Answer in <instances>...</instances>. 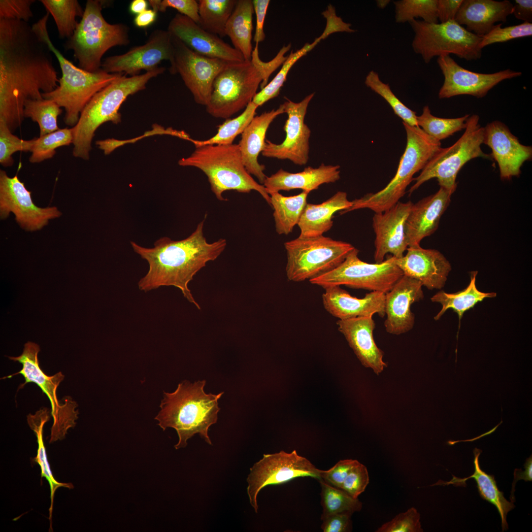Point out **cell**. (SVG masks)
Masks as SVG:
<instances>
[{"mask_svg":"<svg viewBox=\"0 0 532 532\" xmlns=\"http://www.w3.org/2000/svg\"><path fill=\"white\" fill-rule=\"evenodd\" d=\"M502 23L495 25L492 30L481 37L479 47L482 50L485 47L496 43L530 36L532 35V23L524 22L516 25L501 28Z\"/></svg>","mask_w":532,"mask_h":532,"instance_id":"49","label":"cell"},{"mask_svg":"<svg viewBox=\"0 0 532 532\" xmlns=\"http://www.w3.org/2000/svg\"><path fill=\"white\" fill-rule=\"evenodd\" d=\"M409 23L414 33L413 50L427 64L434 57L450 54L468 61L481 57L482 50L479 47L481 37L455 20L430 23L416 19Z\"/></svg>","mask_w":532,"mask_h":532,"instance_id":"10","label":"cell"},{"mask_svg":"<svg viewBox=\"0 0 532 532\" xmlns=\"http://www.w3.org/2000/svg\"><path fill=\"white\" fill-rule=\"evenodd\" d=\"M340 166L322 164L318 167L308 166L300 172L291 173L282 168L266 176L263 185L269 195L280 191L301 189L308 193L324 184L334 183L340 178Z\"/></svg>","mask_w":532,"mask_h":532,"instance_id":"30","label":"cell"},{"mask_svg":"<svg viewBox=\"0 0 532 532\" xmlns=\"http://www.w3.org/2000/svg\"><path fill=\"white\" fill-rule=\"evenodd\" d=\"M104 2L88 0L80 21L65 44L73 51L79 67L94 72L101 68V58L111 48L130 43L129 27L126 24H111L104 18Z\"/></svg>","mask_w":532,"mask_h":532,"instance_id":"8","label":"cell"},{"mask_svg":"<svg viewBox=\"0 0 532 532\" xmlns=\"http://www.w3.org/2000/svg\"><path fill=\"white\" fill-rule=\"evenodd\" d=\"M63 110L55 101L48 99H28L24 103V116L38 123L39 136H43L60 129L58 116Z\"/></svg>","mask_w":532,"mask_h":532,"instance_id":"41","label":"cell"},{"mask_svg":"<svg viewBox=\"0 0 532 532\" xmlns=\"http://www.w3.org/2000/svg\"><path fill=\"white\" fill-rule=\"evenodd\" d=\"M477 273V271L471 272L470 282L464 290L451 294L440 291L431 298L432 301L442 305L441 310L434 317L435 320H439L448 309H452L458 315L460 327L461 319L466 311L485 298L496 297V293H484L477 289L476 286Z\"/></svg>","mask_w":532,"mask_h":532,"instance_id":"35","label":"cell"},{"mask_svg":"<svg viewBox=\"0 0 532 532\" xmlns=\"http://www.w3.org/2000/svg\"><path fill=\"white\" fill-rule=\"evenodd\" d=\"M483 143L492 150L502 180H509L521 173L523 164L532 157V148L521 144L508 128L499 121L484 127Z\"/></svg>","mask_w":532,"mask_h":532,"instance_id":"21","label":"cell"},{"mask_svg":"<svg viewBox=\"0 0 532 532\" xmlns=\"http://www.w3.org/2000/svg\"><path fill=\"white\" fill-rule=\"evenodd\" d=\"M407 253L395 262L404 275L419 281L429 290L441 289L452 269L451 265L439 251L420 245L408 247Z\"/></svg>","mask_w":532,"mask_h":532,"instance_id":"24","label":"cell"},{"mask_svg":"<svg viewBox=\"0 0 532 532\" xmlns=\"http://www.w3.org/2000/svg\"><path fill=\"white\" fill-rule=\"evenodd\" d=\"M205 219L187 237L174 240L162 237L154 247H142L134 241L131 245L134 252L146 260L149 265L147 273L138 282L139 289L145 292L162 286H174L198 309L200 307L188 287L196 274L209 261L216 260L226 246L225 239L207 242L203 233Z\"/></svg>","mask_w":532,"mask_h":532,"instance_id":"2","label":"cell"},{"mask_svg":"<svg viewBox=\"0 0 532 532\" xmlns=\"http://www.w3.org/2000/svg\"><path fill=\"white\" fill-rule=\"evenodd\" d=\"M205 380L191 383L184 380L172 393L164 392L161 410L155 417L161 428L174 429L179 437L176 449L185 448L187 440L196 434L208 444L212 443L208 435L210 427L216 423L220 408L218 400L224 392L206 393Z\"/></svg>","mask_w":532,"mask_h":532,"instance_id":"3","label":"cell"},{"mask_svg":"<svg viewBox=\"0 0 532 532\" xmlns=\"http://www.w3.org/2000/svg\"><path fill=\"white\" fill-rule=\"evenodd\" d=\"M174 49L172 37L167 30L157 29L146 42L134 46L124 54L109 56L102 62L101 68L109 73H123L130 76L142 70L154 69L164 60L174 62Z\"/></svg>","mask_w":532,"mask_h":532,"instance_id":"18","label":"cell"},{"mask_svg":"<svg viewBox=\"0 0 532 532\" xmlns=\"http://www.w3.org/2000/svg\"><path fill=\"white\" fill-rule=\"evenodd\" d=\"M34 0H0V19L18 20L28 22L33 16L31 5Z\"/></svg>","mask_w":532,"mask_h":532,"instance_id":"53","label":"cell"},{"mask_svg":"<svg viewBox=\"0 0 532 532\" xmlns=\"http://www.w3.org/2000/svg\"><path fill=\"white\" fill-rule=\"evenodd\" d=\"M40 351L39 345L29 341L25 344L23 353L18 357H9L14 361L22 365V368L18 372L6 378L20 374L24 377L25 382L19 389L27 383H35L45 394L51 404V415L53 423L51 429L49 439L50 443L65 438L69 429L75 427L78 419V411L77 403L69 396L62 400L57 397V388L64 380L65 375L59 372L52 376L46 375L39 366L38 354Z\"/></svg>","mask_w":532,"mask_h":532,"instance_id":"12","label":"cell"},{"mask_svg":"<svg viewBox=\"0 0 532 532\" xmlns=\"http://www.w3.org/2000/svg\"><path fill=\"white\" fill-rule=\"evenodd\" d=\"M262 82L251 61L228 62L213 82L206 111L215 118L229 119L252 101Z\"/></svg>","mask_w":532,"mask_h":532,"instance_id":"13","label":"cell"},{"mask_svg":"<svg viewBox=\"0 0 532 532\" xmlns=\"http://www.w3.org/2000/svg\"><path fill=\"white\" fill-rule=\"evenodd\" d=\"M437 0H400L394 2L395 21L398 23H409L421 18L430 23H438L437 17Z\"/></svg>","mask_w":532,"mask_h":532,"instance_id":"45","label":"cell"},{"mask_svg":"<svg viewBox=\"0 0 532 532\" xmlns=\"http://www.w3.org/2000/svg\"><path fill=\"white\" fill-rule=\"evenodd\" d=\"M453 193L440 187L435 194L412 204L405 223L408 247L420 245L423 238L435 232Z\"/></svg>","mask_w":532,"mask_h":532,"instance_id":"26","label":"cell"},{"mask_svg":"<svg viewBox=\"0 0 532 532\" xmlns=\"http://www.w3.org/2000/svg\"><path fill=\"white\" fill-rule=\"evenodd\" d=\"M167 30L190 49L202 56L229 62L245 60L239 51L220 37L205 31L194 21L179 13L170 20Z\"/></svg>","mask_w":532,"mask_h":532,"instance_id":"23","label":"cell"},{"mask_svg":"<svg viewBox=\"0 0 532 532\" xmlns=\"http://www.w3.org/2000/svg\"><path fill=\"white\" fill-rule=\"evenodd\" d=\"M525 470L521 469L516 468L514 471V479L512 484V489L510 497L512 502L515 500L514 492L516 483L520 480H524L525 481H532V456L526 459L524 464Z\"/></svg>","mask_w":532,"mask_h":532,"instance_id":"61","label":"cell"},{"mask_svg":"<svg viewBox=\"0 0 532 532\" xmlns=\"http://www.w3.org/2000/svg\"><path fill=\"white\" fill-rule=\"evenodd\" d=\"M420 515L412 507L406 511L398 514L390 521L380 527L376 532H422L420 522Z\"/></svg>","mask_w":532,"mask_h":532,"instance_id":"50","label":"cell"},{"mask_svg":"<svg viewBox=\"0 0 532 532\" xmlns=\"http://www.w3.org/2000/svg\"><path fill=\"white\" fill-rule=\"evenodd\" d=\"M512 13L519 20L528 23L532 22V0H515Z\"/></svg>","mask_w":532,"mask_h":532,"instance_id":"60","label":"cell"},{"mask_svg":"<svg viewBox=\"0 0 532 532\" xmlns=\"http://www.w3.org/2000/svg\"><path fill=\"white\" fill-rule=\"evenodd\" d=\"M284 113L282 104L276 109L256 116L241 133L238 145L244 165L262 185L266 177L264 172L265 166L258 162V157L264 149L266 134L270 124Z\"/></svg>","mask_w":532,"mask_h":532,"instance_id":"31","label":"cell"},{"mask_svg":"<svg viewBox=\"0 0 532 532\" xmlns=\"http://www.w3.org/2000/svg\"><path fill=\"white\" fill-rule=\"evenodd\" d=\"M463 0H437V17L440 23L455 20Z\"/></svg>","mask_w":532,"mask_h":532,"instance_id":"59","label":"cell"},{"mask_svg":"<svg viewBox=\"0 0 532 532\" xmlns=\"http://www.w3.org/2000/svg\"><path fill=\"white\" fill-rule=\"evenodd\" d=\"M50 411L47 408H41L34 414H29L27 416L28 424L31 429L34 432L38 443L37 455L33 461L38 464L41 468V476L45 477L48 481L51 492V505L49 508V519L51 520L53 505L54 494L59 487L72 488L73 486L70 483H63L57 481L52 475L51 470L47 461L46 450L43 440V429L44 425L49 419Z\"/></svg>","mask_w":532,"mask_h":532,"instance_id":"37","label":"cell"},{"mask_svg":"<svg viewBox=\"0 0 532 532\" xmlns=\"http://www.w3.org/2000/svg\"><path fill=\"white\" fill-rule=\"evenodd\" d=\"M34 138L25 140L13 134L6 123L0 119V163L5 167L14 163L12 155L18 151L31 152Z\"/></svg>","mask_w":532,"mask_h":532,"instance_id":"48","label":"cell"},{"mask_svg":"<svg viewBox=\"0 0 532 532\" xmlns=\"http://www.w3.org/2000/svg\"><path fill=\"white\" fill-rule=\"evenodd\" d=\"M322 295L325 309L338 320H345L361 316H385V294L372 291L363 298L351 296L340 286L327 287Z\"/></svg>","mask_w":532,"mask_h":532,"instance_id":"28","label":"cell"},{"mask_svg":"<svg viewBox=\"0 0 532 532\" xmlns=\"http://www.w3.org/2000/svg\"><path fill=\"white\" fill-rule=\"evenodd\" d=\"M164 67H158L145 73L127 77L123 74L96 94L81 112L77 124L72 128V154L88 160L96 131L104 123L118 124L121 121L119 109L126 99L146 88L153 77L163 73Z\"/></svg>","mask_w":532,"mask_h":532,"instance_id":"4","label":"cell"},{"mask_svg":"<svg viewBox=\"0 0 532 532\" xmlns=\"http://www.w3.org/2000/svg\"><path fill=\"white\" fill-rule=\"evenodd\" d=\"M366 85L383 98L390 105L394 113L405 123L418 126L416 112L407 107L394 94L388 84L382 82L377 73L370 71L365 79Z\"/></svg>","mask_w":532,"mask_h":532,"instance_id":"47","label":"cell"},{"mask_svg":"<svg viewBox=\"0 0 532 532\" xmlns=\"http://www.w3.org/2000/svg\"><path fill=\"white\" fill-rule=\"evenodd\" d=\"M258 106L252 101L239 116L227 119L218 126L215 135L204 140H193L195 147L207 145H227L233 143L236 137L241 134L255 116Z\"/></svg>","mask_w":532,"mask_h":532,"instance_id":"40","label":"cell"},{"mask_svg":"<svg viewBox=\"0 0 532 532\" xmlns=\"http://www.w3.org/2000/svg\"><path fill=\"white\" fill-rule=\"evenodd\" d=\"M12 212L21 228L26 231L39 230L49 220L59 217L62 213L55 206L41 208L33 202L31 192L17 175L9 177L0 170V216L6 219Z\"/></svg>","mask_w":532,"mask_h":532,"instance_id":"17","label":"cell"},{"mask_svg":"<svg viewBox=\"0 0 532 532\" xmlns=\"http://www.w3.org/2000/svg\"><path fill=\"white\" fill-rule=\"evenodd\" d=\"M322 471L307 459L298 455L295 450L291 453L281 451L264 454L250 468L247 478V493L250 503L258 513L257 496L264 487L285 483L299 477L309 476L319 481L322 479Z\"/></svg>","mask_w":532,"mask_h":532,"instance_id":"15","label":"cell"},{"mask_svg":"<svg viewBox=\"0 0 532 532\" xmlns=\"http://www.w3.org/2000/svg\"><path fill=\"white\" fill-rule=\"evenodd\" d=\"M254 12L252 0H237L225 28L226 36L229 37L233 48L246 61L251 60L253 50L252 39Z\"/></svg>","mask_w":532,"mask_h":532,"instance_id":"34","label":"cell"},{"mask_svg":"<svg viewBox=\"0 0 532 532\" xmlns=\"http://www.w3.org/2000/svg\"><path fill=\"white\" fill-rule=\"evenodd\" d=\"M171 37L174 57L169 71L173 74L179 73L195 102L206 106L216 77L229 62L200 55L177 38Z\"/></svg>","mask_w":532,"mask_h":532,"instance_id":"16","label":"cell"},{"mask_svg":"<svg viewBox=\"0 0 532 532\" xmlns=\"http://www.w3.org/2000/svg\"><path fill=\"white\" fill-rule=\"evenodd\" d=\"M482 450L475 448L474 454V473L470 476L464 478H459L453 475V479L448 482L439 480L436 483L431 486L447 485L453 484L455 486H464L466 481L469 478H473L476 482L477 487L480 497L490 503L494 504L497 508L501 520L502 531L508 529L506 516L508 512L515 507L513 502L507 500L503 496V493L498 489L497 482L493 475L486 473L480 466L479 457Z\"/></svg>","mask_w":532,"mask_h":532,"instance_id":"33","label":"cell"},{"mask_svg":"<svg viewBox=\"0 0 532 532\" xmlns=\"http://www.w3.org/2000/svg\"><path fill=\"white\" fill-rule=\"evenodd\" d=\"M369 483V475L366 467L360 462L349 472L340 489L351 497L358 499L364 492Z\"/></svg>","mask_w":532,"mask_h":532,"instance_id":"54","label":"cell"},{"mask_svg":"<svg viewBox=\"0 0 532 532\" xmlns=\"http://www.w3.org/2000/svg\"><path fill=\"white\" fill-rule=\"evenodd\" d=\"M252 2L254 11L256 16V31L253 40L256 44H259L260 42L263 41L265 38L264 26L270 0H252Z\"/></svg>","mask_w":532,"mask_h":532,"instance_id":"57","label":"cell"},{"mask_svg":"<svg viewBox=\"0 0 532 532\" xmlns=\"http://www.w3.org/2000/svg\"><path fill=\"white\" fill-rule=\"evenodd\" d=\"M359 252L354 248L338 266L309 282L324 289L344 285L386 294L403 275L396 264L394 257H389L381 263L371 264L362 261L358 257Z\"/></svg>","mask_w":532,"mask_h":532,"instance_id":"14","label":"cell"},{"mask_svg":"<svg viewBox=\"0 0 532 532\" xmlns=\"http://www.w3.org/2000/svg\"><path fill=\"white\" fill-rule=\"evenodd\" d=\"M148 2L145 0H133L129 6L130 11L133 14L138 15L147 10Z\"/></svg>","mask_w":532,"mask_h":532,"instance_id":"63","label":"cell"},{"mask_svg":"<svg viewBox=\"0 0 532 532\" xmlns=\"http://www.w3.org/2000/svg\"><path fill=\"white\" fill-rule=\"evenodd\" d=\"M53 17L60 37L70 38L78 23L76 17H82V8L77 0H40Z\"/></svg>","mask_w":532,"mask_h":532,"instance_id":"39","label":"cell"},{"mask_svg":"<svg viewBox=\"0 0 532 532\" xmlns=\"http://www.w3.org/2000/svg\"><path fill=\"white\" fill-rule=\"evenodd\" d=\"M484 140V127L479 124V117L473 114L466 121L465 131L452 145L440 148L429 161L413 180L415 183L408 191L409 195L426 181L435 178L440 187L454 192L457 188L456 177L461 168L469 161L476 158L490 159L481 149Z\"/></svg>","mask_w":532,"mask_h":532,"instance_id":"9","label":"cell"},{"mask_svg":"<svg viewBox=\"0 0 532 532\" xmlns=\"http://www.w3.org/2000/svg\"><path fill=\"white\" fill-rule=\"evenodd\" d=\"M390 1V0H377L376 3L378 7L381 8H384L389 4Z\"/></svg>","mask_w":532,"mask_h":532,"instance_id":"64","label":"cell"},{"mask_svg":"<svg viewBox=\"0 0 532 532\" xmlns=\"http://www.w3.org/2000/svg\"><path fill=\"white\" fill-rule=\"evenodd\" d=\"M72 128H67L34 138L29 161L36 163L50 159L56 153L57 148L69 145L72 143Z\"/></svg>","mask_w":532,"mask_h":532,"instance_id":"46","label":"cell"},{"mask_svg":"<svg viewBox=\"0 0 532 532\" xmlns=\"http://www.w3.org/2000/svg\"><path fill=\"white\" fill-rule=\"evenodd\" d=\"M236 1V0H199V25L221 38L225 36L226 26Z\"/></svg>","mask_w":532,"mask_h":532,"instance_id":"38","label":"cell"},{"mask_svg":"<svg viewBox=\"0 0 532 532\" xmlns=\"http://www.w3.org/2000/svg\"><path fill=\"white\" fill-rule=\"evenodd\" d=\"M513 4L508 0H463L455 21L466 25V30L482 37L497 22L505 23L512 13Z\"/></svg>","mask_w":532,"mask_h":532,"instance_id":"29","label":"cell"},{"mask_svg":"<svg viewBox=\"0 0 532 532\" xmlns=\"http://www.w3.org/2000/svg\"><path fill=\"white\" fill-rule=\"evenodd\" d=\"M314 93L307 96L299 102L287 98L283 103L288 118L283 127L286 136L283 142L276 144L266 140L262 154L267 158L288 160L294 164L305 165L309 159L311 130L304 122L308 104Z\"/></svg>","mask_w":532,"mask_h":532,"instance_id":"19","label":"cell"},{"mask_svg":"<svg viewBox=\"0 0 532 532\" xmlns=\"http://www.w3.org/2000/svg\"><path fill=\"white\" fill-rule=\"evenodd\" d=\"M324 13V16H328V23L326 30L323 34L319 37L321 40L325 38L329 34L337 32H346L349 33L354 32L355 30L351 28V25L343 21L341 18L336 16L334 8L332 5H330L328 11Z\"/></svg>","mask_w":532,"mask_h":532,"instance_id":"58","label":"cell"},{"mask_svg":"<svg viewBox=\"0 0 532 532\" xmlns=\"http://www.w3.org/2000/svg\"><path fill=\"white\" fill-rule=\"evenodd\" d=\"M157 15V12L153 9H147L136 15L134 19V24L139 28L148 27L155 21Z\"/></svg>","mask_w":532,"mask_h":532,"instance_id":"62","label":"cell"},{"mask_svg":"<svg viewBox=\"0 0 532 532\" xmlns=\"http://www.w3.org/2000/svg\"><path fill=\"white\" fill-rule=\"evenodd\" d=\"M291 47L290 44L288 46H283L272 60L265 62L260 59L259 54L258 44H256L252 53L250 61L262 76V82L260 85L261 89L267 84L270 75L280 66L283 65L286 60L288 56H285L284 55L290 49Z\"/></svg>","mask_w":532,"mask_h":532,"instance_id":"51","label":"cell"},{"mask_svg":"<svg viewBox=\"0 0 532 532\" xmlns=\"http://www.w3.org/2000/svg\"><path fill=\"white\" fill-rule=\"evenodd\" d=\"M51 52L28 22L0 19V119L12 133L25 118L26 100L58 86Z\"/></svg>","mask_w":532,"mask_h":532,"instance_id":"1","label":"cell"},{"mask_svg":"<svg viewBox=\"0 0 532 532\" xmlns=\"http://www.w3.org/2000/svg\"><path fill=\"white\" fill-rule=\"evenodd\" d=\"M148 3L156 12H164L167 8L177 10L199 25V3L195 0H149Z\"/></svg>","mask_w":532,"mask_h":532,"instance_id":"52","label":"cell"},{"mask_svg":"<svg viewBox=\"0 0 532 532\" xmlns=\"http://www.w3.org/2000/svg\"><path fill=\"white\" fill-rule=\"evenodd\" d=\"M402 124L406 133V145L394 177L380 191L352 200L351 207L340 214L363 208L375 213L389 209L404 196L414 175L422 170L441 148L440 141L428 135L418 126Z\"/></svg>","mask_w":532,"mask_h":532,"instance_id":"7","label":"cell"},{"mask_svg":"<svg viewBox=\"0 0 532 532\" xmlns=\"http://www.w3.org/2000/svg\"><path fill=\"white\" fill-rule=\"evenodd\" d=\"M352 205L347 193L342 191L321 203H307L298 224L300 232L299 237L309 238L323 235L333 225V214L347 210Z\"/></svg>","mask_w":532,"mask_h":532,"instance_id":"32","label":"cell"},{"mask_svg":"<svg viewBox=\"0 0 532 532\" xmlns=\"http://www.w3.org/2000/svg\"><path fill=\"white\" fill-rule=\"evenodd\" d=\"M422 286L419 281L403 274L385 294L384 326L387 332L399 335L413 328L415 315L411 306L423 299Z\"/></svg>","mask_w":532,"mask_h":532,"instance_id":"25","label":"cell"},{"mask_svg":"<svg viewBox=\"0 0 532 532\" xmlns=\"http://www.w3.org/2000/svg\"><path fill=\"white\" fill-rule=\"evenodd\" d=\"M286 275L299 282L316 278L338 266L354 249L349 243L323 235L298 238L284 243Z\"/></svg>","mask_w":532,"mask_h":532,"instance_id":"11","label":"cell"},{"mask_svg":"<svg viewBox=\"0 0 532 532\" xmlns=\"http://www.w3.org/2000/svg\"><path fill=\"white\" fill-rule=\"evenodd\" d=\"M308 194L302 191L298 195L289 197L284 196L279 192L269 194L270 205L274 210L275 230L279 234H289L296 225H298L307 204Z\"/></svg>","mask_w":532,"mask_h":532,"instance_id":"36","label":"cell"},{"mask_svg":"<svg viewBox=\"0 0 532 532\" xmlns=\"http://www.w3.org/2000/svg\"><path fill=\"white\" fill-rule=\"evenodd\" d=\"M469 115L455 118H440L433 115L428 105L423 108L421 115L417 117V125L426 133L440 141L458 131L465 129Z\"/></svg>","mask_w":532,"mask_h":532,"instance_id":"42","label":"cell"},{"mask_svg":"<svg viewBox=\"0 0 532 532\" xmlns=\"http://www.w3.org/2000/svg\"><path fill=\"white\" fill-rule=\"evenodd\" d=\"M373 316L338 320L336 324L349 345L366 367L372 368L378 375L387 365L383 361V352L376 345L373 332L375 328Z\"/></svg>","mask_w":532,"mask_h":532,"instance_id":"27","label":"cell"},{"mask_svg":"<svg viewBox=\"0 0 532 532\" xmlns=\"http://www.w3.org/2000/svg\"><path fill=\"white\" fill-rule=\"evenodd\" d=\"M412 204L411 201H399L384 212L374 213L372 227L375 235L374 253L375 263L382 262L388 253L396 258H400L404 255L408 248L405 223Z\"/></svg>","mask_w":532,"mask_h":532,"instance_id":"22","label":"cell"},{"mask_svg":"<svg viewBox=\"0 0 532 532\" xmlns=\"http://www.w3.org/2000/svg\"><path fill=\"white\" fill-rule=\"evenodd\" d=\"M352 515L348 513H341L329 515L322 520L321 529L324 532H351L352 529Z\"/></svg>","mask_w":532,"mask_h":532,"instance_id":"56","label":"cell"},{"mask_svg":"<svg viewBox=\"0 0 532 532\" xmlns=\"http://www.w3.org/2000/svg\"><path fill=\"white\" fill-rule=\"evenodd\" d=\"M438 65L444 76L438 92L439 99L459 95L482 98L497 84L506 79L520 76V71L506 69L492 73L475 72L460 66L450 55L438 57Z\"/></svg>","mask_w":532,"mask_h":532,"instance_id":"20","label":"cell"},{"mask_svg":"<svg viewBox=\"0 0 532 532\" xmlns=\"http://www.w3.org/2000/svg\"><path fill=\"white\" fill-rule=\"evenodd\" d=\"M359 462L356 460H340L327 470H322L321 478L328 484L340 489L351 469Z\"/></svg>","mask_w":532,"mask_h":532,"instance_id":"55","label":"cell"},{"mask_svg":"<svg viewBox=\"0 0 532 532\" xmlns=\"http://www.w3.org/2000/svg\"><path fill=\"white\" fill-rule=\"evenodd\" d=\"M320 40V38L318 37L312 43H306L296 52L292 51L278 73L269 83L256 94L252 101L259 107L276 97L279 94L280 89L286 80L291 68L299 59L311 50Z\"/></svg>","mask_w":532,"mask_h":532,"instance_id":"44","label":"cell"},{"mask_svg":"<svg viewBox=\"0 0 532 532\" xmlns=\"http://www.w3.org/2000/svg\"><path fill=\"white\" fill-rule=\"evenodd\" d=\"M49 14L47 12L32 27L58 59L62 77L55 89L49 93H42V96L64 108L65 123L73 127L93 97L124 74L109 73L101 68L96 72H89L77 67L66 59L54 46L50 38L47 29Z\"/></svg>","mask_w":532,"mask_h":532,"instance_id":"5","label":"cell"},{"mask_svg":"<svg viewBox=\"0 0 532 532\" xmlns=\"http://www.w3.org/2000/svg\"><path fill=\"white\" fill-rule=\"evenodd\" d=\"M319 482L321 486L323 507L321 520L334 514L348 513L353 514L361 510L362 503L358 499L352 498L343 490L328 484L322 479Z\"/></svg>","mask_w":532,"mask_h":532,"instance_id":"43","label":"cell"},{"mask_svg":"<svg viewBox=\"0 0 532 532\" xmlns=\"http://www.w3.org/2000/svg\"><path fill=\"white\" fill-rule=\"evenodd\" d=\"M182 166L201 170L207 176L211 190L221 201L227 191L242 193L258 192L270 205V196L263 185L259 184L246 170L238 144L207 145L196 147L189 156L178 161Z\"/></svg>","mask_w":532,"mask_h":532,"instance_id":"6","label":"cell"}]
</instances>
